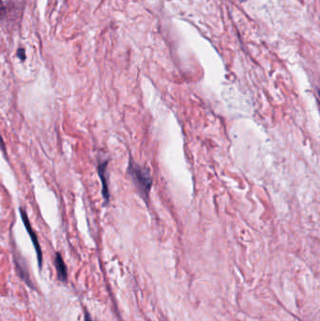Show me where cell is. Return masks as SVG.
<instances>
[{"label": "cell", "mask_w": 320, "mask_h": 321, "mask_svg": "<svg viewBox=\"0 0 320 321\" xmlns=\"http://www.w3.org/2000/svg\"><path fill=\"white\" fill-rule=\"evenodd\" d=\"M19 211H20V215H21L22 221L24 223V227L26 229V232L28 233L29 237L31 238V241L33 243V246H34L36 254H37V258H38L39 267L42 269V267H43V251H42L40 242H39V238H38V236H37V234H36L33 227H32L30 222H29V219L27 217V214L25 213V211H24V209H22V208H20Z\"/></svg>", "instance_id": "cell-2"}, {"label": "cell", "mask_w": 320, "mask_h": 321, "mask_svg": "<svg viewBox=\"0 0 320 321\" xmlns=\"http://www.w3.org/2000/svg\"><path fill=\"white\" fill-rule=\"evenodd\" d=\"M127 172L143 199L147 202L152 186V177L149 169L141 167L130 160Z\"/></svg>", "instance_id": "cell-1"}, {"label": "cell", "mask_w": 320, "mask_h": 321, "mask_svg": "<svg viewBox=\"0 0 320 321\" xmlns=\"http://www.w3.org/2000/svg\"><path fill=\"white\" fill-rule=\"evenodd\" d=\"M85 321H94L92 319H91V317L89 316V314L88 313H85Z\"/></svg>", "instance_id": "cell-6"}, {"label": "cell", "mask_w": 320, "mask_h": 321, "mask_svg": "<svg viewBox=\"0 0 320 321\" xmlns=\"http://www.w3.org/2000/svg\"><path fill=\"white\" fill-rule=\"evenodd\" d=\"M54 263H55V267H56V270H57V274L59 276V279L61 282H67V280H68V270H67V266H66V264L63 260L60 253L56 254Z\"/></svg>", "instance_id": "cell-4"}, {"label": "cell", "mask_w": 320, "mask_h": 321, "mask_svg": "<svg viewBox=\"0 0 320 321\" xmlns=\"http://www.w3.org/2000/svg\"><path fill=\"white\" fill-rule=\"evenodd\" d=\"M107 165H108V160H104V161H100L98 162V167H97V170H98V174L99 177L101 179L102 182V193L105 199V205L108 203L109 201V189H108V183H107Z\"/></svg>", "instance_id": "cell-3"}, {"label": "cell", "mask_w": 320, "mask_h": 321, "mask_svg": "<svg viewBox=\"0 0 320 321\" xmlns=\"http://www.w3.org/2000/svg\"><path fill=\"white\" fill-rule=\"evenodd\" d=\"M17 57L21 60H25V54H24V49H19L17 52Z\"/></svg>", "instance_id": "cell-5"}]
</instances>
